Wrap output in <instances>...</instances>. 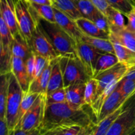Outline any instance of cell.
<instances>
[{"label": "cell", "instance_id": "obj_10", "mask_svg": "<svg viewBox=\"0 0 135 135\" xmlns=\"http://www.w3.org/2000/svg\"><path fill=\"white\" fill-rule=\"evenodd\" d=\"M129 71V68L126 65L121 62H119L117 65L112 68L101 73L95 79L97 81V94L96 99L102 93L105 87L112 82L117 79H123ZM95 99V100H96Z\"/></svg>", "mask_w": 135, "mask_h": 135}, {"label": "cell", "instance_id": "obj_18", "mask_svg": "<svg viewBox=\"0 0 135 135\" xmlns=\"http://www.w3.org/2000/svg\"><path fill=\"white\" fill-rule=\"evenodd\" d=\"M75 21L83 34L92 37L109 39V34L99 29L94 21L83 17L75 20Z\"/></svg>", "mask_w": 135, "mask_h": 135}, {"label": "cell", "instance_id": "obj_14", "mask_svg": "<svg viewBox=\"0 0 135 135\" xmlns=\"http://www.w3.org/2000/svg\"><path fill=\"white\" fill-rule=\"evenodd\" d=\"M109 40L113 43L118 44L135 52V33L127 30L126 28L110 27Z\"/></svg>", "mask_w": 135, "mask_h": 135}, {"label": "cell", "instance_id": "obj_35", "mask_svg": "<svg viewBox=\"0 0 135 135\" xmlns=\"http://www.w3.org/2000/svg\"><path fill=\"white\" fill-rule=\"evenodd\" d=\"M67 101L65 88H61L46 95V106Z\"/></svg>", "mask_w": 135, "mask_h": 135}, {"label": "cell", "instance_id": "obj_34", "mask_svg": "<svg viewBox=\"0 0 135 135\" xmlns=\"http://www.w3.org/2000/svg\"><path fill=\"white\" fill-rule=\"evenodd\" d=\"M110 6L120 11L126 17L135 7L134 0H106Z\"/></svg>", "mask_w": 135, "mask_h": 135}, {"label": "cell", "instance_id": "obj_52", "mask_svg": "<svg viewBox=\"0 0 135 135\" xmlns=\"http://www.w3.org/2000/svg\"><path fill=\"white\" fill-rule=\"evenodd\" d=\"M41 135H44V134H41Z\"/></svg>", "mask_w": 135, "mask_h": 135}, {"label": "cell", "instance_id": "obj_32", "mask_svg": "<svg viewBox=\"0 0 135 135\" xmlns=\"http://www.w3.org/2000/svg\"><path fill=\"white\" fill-rule=\"evenodd\" d=\"M97 81L94 78H91L86 83L84 91V102L86 105L90 107L94 102L97 94Z\"/></svg>", "mask_w": 135, "mask_h": 135}, {"label": "cell", "instance_id": "obj_23", "mask_svg": "<svg viewBox=\"0 0 135 135\" xmlns=\"http://www.w3.org/2000/svg\"><path fill=\"white\" fill-rule=\"evenodd\" d=\"M119 62V60L116 54H111V53L101 54L96 62L94 78L101 73L113 68Z\"/></svg>", "mask_w": 135, "mask_h": 135}, {"label": "cell", "instance_id": "obj_21", "mask_svg": "<svg viewBox=\"0 0 135 135\" xmlns=\"http://www.w3.org/2000/svg\"><path fill=\"white\" fill-rule=\"evenodd\" d=\"M83 42L90 45L101 53H111L115 54L113 43L108 38L92 37L83 34L82 40Z\"/></svg>", "mask_w": 135, "mask_h": 135}, {"label": "cell", "instance_id": "obj_11", "mask_svg": "<svg viewBox=\"0 0 135 135\" xmlns=\"http://www.w3.org/2000/svg\"><path fill=\"white\" fill-rule=\"evenodd\" d=\"M56 24H57L76 43L82 40L83 33L76 25V22L59 9L54 7Z\"/></svg>", "mask_w": 135, "mask_h": 135}, {"label": "cell", "instance_id": "obj_46", "mask_svg": "<svg viewBox=\"0 0 135 135\" xmlns=\"http://www.w3.org/2000/svg\"><path fill=\"white\" fill-rule=\"evenodd\" d=\"M29 133L30 132H26L20 129V128H18V129L13 130L11 134V135H28Z\"/></svg>", "mask_w": 135, "mask_h": 135}, {"label": "cell", "instance_id": "obj_38", "mask_svg": "<svg viewBox=\"0 0 135 135\" xmlns=\"http://www.w3.org/2000/svg\"><path fill=\"white\" fill-rule=\"evenodd\" d=\"M51 61L48 60L44 57L40 56L36 54V61H35V77L34 79L38 78L45 70L46 67L48 66L50 62Z\"/></svg>", "mask_w": 135, "mask_h": 135}, {"label": "cell", "instance_id": "obj_26", "mask_svg": "<svg viewBox=\"0 0 135 135\" xmlns=\"http://www.w3.org/2000/svg\"><path fill=\"white\" fill-rule=\"evenodd\" d=\"M123 105L122 106H121L119 108L117 109L115 112H113V113L105 118L104 120L97 123L94 131L93 135H106L112 124L117 119V118L118 117L119 115L122 111Z\"/></svg>", "mask_w": 135, "mask_h": 135}, {"label": "cell", "instance_id": "obj_30", "mask_svg": "<svg viewBox=\"0 0 135 135\" xmlns=\"http://www.w3.org/2000/svg\"><path fill=\"white\" fill-rule=\"evenodd\" d=\"M76 5L83 17L93 21L98 13L100 12L90 0H81L76 2Z\"/></svg>", "mask_w": 135, "mask_h": 135}, {"label": "cell", "instance_id": "obj_41", "mask_svg": "<svg viewBox=\"0 0 135 135\" xmlns=\"http://www.w3.org/2000/svg\"><path fill=\"white\" fill-rule=\"evenodd\" d=\"M83 128V127L77 125L63 127V134L62 135H77Z\"/></svg>", "mask_w": 135, "mask_h": 135}, {"label": "cell", "instance_id": "obj_17", "mask_svg": "<svg viewBox=\"0 0 135 135\" xmlns=\"http://www.w3.org/2000/svg\"><path fill=\"white\" fill-rule=\"evenodd\" d=\"M54 60L50 62L48 66L44 70L43 72L38 78L32 81V82L30 84L27 92L37 93L39 94L46 95L47 85H48L49 79H50V75H51V69H52Z\"/></svg>", "mask_w": 135, "mask_h": 135}, {"label": "cell", "instance_id": "obj_1", "mask_svg": "<svg viewBox=\"0 0 135 135\" xmlns=\"http://www.w3.org/2000/svg\"><path fill=\"white\" fill-rule=\"evenodd\" d=\"M96 124L88 112L82 109H76L68 102L46 106L44 116L39 129L41 134L61 127L77 125L87 127Z\"/></svg>", "mask_w": 135, "mask_h": 135}, {"label": "cell", "instance_id": "obj_48", "mask_svg": "<svg viewBox=\"0 0 135 135\" xmlns=\"http://www.w3.org/2000/svg\"><path fill=\"white\" fill-rule=\"evenodd\" d=\"M130 135H135V130H134V131H133V132H132V133Z\"/></svg>", "mask_w": 135, "mask_h": 135}, {"label": "cell", "instance_id": "obj_12", "mask_svg": "<svg viewBox=\"0 0 135 135\" xmlns=\"http://www.w3.org/2000/svg\"><path fill=\"white\" fill-rule=\"evenodd\" d=\"M128 99L124 97L118 86V87L108 97V99L105 101L103 104L98 117L96 119V124L115 112L117 109L122 106Z\"/></svg>", "mask_w": 135, "mask_h": 135}, {"label": "cell", "instance_id": "obj_7", "mask_svg": "<svg viewBox=\"0 0 135 135\" xmlns=\"http://www.w3.org/2000/svg\"><path fill=\"white\" fill-rule=\"evenodd\" d=\"M30 46L34 54L44 57L50 61H53L61 57L48 36L44 30L40 21L33 33Z\"/></svg>", "mask_w": 135, "mask_h": 135}, {"label": "cell", "instance_id": "obj_49", "mask_svg": "<svg viewBox=\"0 0 135 135\" xmlns=\"http://www.w3.org/2000/svg\"><path fill=\"white\" fill-rule=\"evenodd\" d=\"M74 1H75V2H78V1H81V0H73Z\"/></svg>", "mask_w": 135, "mask_h": 135}, {"label": "cell", "instance_id": "obj_4", "mask_svg": "<svg viewBox=\"0 0 135 135\" xmlns=\"http://www.w3.org/2000/svg\"><path fill=\"white\" fill-rule=\"evenodd\" d=\"M135 130V93L124 103L123 110L106 135H130Z\"/></svg>", "mask_w": 135, "mask_h": 135}, {"label": "cell", "instance_id": "obj_50", "mask_svg": "<svg viewBox=\"0 0 135 135\" xmlns=\"http://www.w3.org/2000/svg\"><path fill=\"white\" fill-rule=\"evenodd\" d=\"M93 133H94V132H92V133H91V134H90L89 135H93Z\"/></svg>", "mask_w": 135, "mask_h": 135}, {"label": "cell", "instance_id": "obj_8", "mask_svg": "<svg viewBox=\"0 0 135 135\" xmlns=\"http://www.w3.org/2000/svg\"><path fill=\"white\" fill-rule=\"evenodd\" d=\"M46 106V95L40 94L34 104L23 116L18 128L26 132L39 128L43 120Z\"/></svg>", "mask_w": 135, "mask_h": 135}, {"label": "cell", "instance_id": "obj_44", "mask_svg": "<svg viewBox=\"0 0 135 135\" xmlns=\"http://www.w3.org/2000/svg\"><path fill=\"white\" fill-rule=\"evenodd\" d=\"M63 127H58V128L47 131L46 133L44 134V135H62L63 134Z\"/></svg>", "mask_w": 135, "mask_h": 135}, {"label": "cell", "instance_id": "obj_19", "mask_svg": "<svg viewBox=\"0 0 135 135\" xmlns=\"http://www.w3.org/2000/svg\"><path fill=\"white\" fill-rule=\"evenodd\" d=\"M11 52L13 56L22 58L25 61L32 53L30 44L21 33L14 38L11 45Z\"/></svg>", "mask_w": 135, "mask_h": 135}, {"label": "cell", "instance_id": "obj_42", "mask_svg": "<svg viewBox=\"0 0 135 135\" xmlns=\"http://www.w3.org/2000/svg\"><path fill=\"white\" fill-rule=\"evenodd\" d=\"M11 132L8 127L6 119H0V135H11Z\"/></svg>", "mask_w": 135, "mask_h": 135}, {"label": "cell", "instance_id": "obj_16", "mask_svg": "<svg viewBox=\"0 0 135 135\" xmlns=\"http://www.w3.org/2000/svg\"><path fill=\"white\" fill-rule=\"evenodd\" d=\"M11 73L17 78L24 92H27L30 86V82L26 71L25 61L22 58L13 56Z\"/></svg>", "mask_w": 135, "mask_h": 135}, {"label": "cell", "instance_id": "obj_33", "mask_svg": "<svg viewBox=\"0 0 135 135\" xmlns=\"http://www.w3.org/2000/svg\"><path fill=\"white\" fill-rule=\"evenodd\" d=\"M1 52V75L10 74L11 73L12 66V55L11 50H7L0 46Z\"/></svg>", "mask_w": 135, "mask_h": 135}, {"label": "cell", "instance_id": "obj_40", "mask_svg": "<svg viewBox=\"0 0 135 135\" xmlns=\"http://www.w3.org/2000/svg\"><path fill=\"white\" fill-rule=\"evenodd\" d=\"M90 1L102 14L105 16L106 15L107 11L110 6L106 0H90Z\"/></svg>", "mask_w": 135, "mask_h": 135}, {"label": "cell", "instance_id": "obj_6", "mask_svg": "<svg viewBox=\"0 0 135 135\" xmlns=\"http://www.w3.org/2000/svg\"><path fill=\"white\" fill-rule=\"evenodd\" d=\"M59 64L63 74L65 88L77 82L86 83L90 78L86 74L77 57L61 56Z\"/></svg>", "mask_w": 135, "mask_h": 135}, {"label": "cell", "instance_id": "obj_37", "mask_svg": "<svg viewBox=\"0 0 135 135\" xmlns=\"http://www.w3.org/2000/svg\"><path fill=\"white\" fill-rule=\"evenodd\" d=\"M92 21L94 22V23L96 24V26L99 29L109 34L110 26H109V22H108V19H107V17L104 14H102L101 12H99L98 13L97 15L94 17V19Z\"/></svg>", "mask_w": 135, "mask_h": 135}, {"label": "cell", "instance_id": "obj_39", "mask_svg": "<svg viewBox=\"0 0 135 135\" xmlns=\"http://www.w3.org/2000/svg\"><path fill=\"white\" fill-rule=\"evenodd\" d=\"M128 22L126 25V29L130 31L135 33V7L127 15Z\"/></svg>", "mask_w": 135, "mask_h": 135}, {"label": "cell", "instance_id": "obj_31", "mask_svg": "<svg viewBox=\"0 0 135 135\" xmlns=\"http://www.w3.org/2000/svg\"><path fill=\"white\" fill-rule=\"evenodd\" d=\"M0 46L4 49L11 50L14 37L6 22L1 17L0 18Z\"/></svg>", "mask_w": 135, "mask_h": 135}, {"label": "cell", "instance_id": "obj_51", "mask_svg": "<svg viewBox=\"0 0 135 135\" xmlns=\"http://www.w3.org/2000/svg\"><path fill=\"white\" fill-rule=\"evenodd\" d=\"M51 1H52V0H51Z\"/></svg>", "mask_w": 135, "mask_h": 135}, {"label": "cell", "instance_id": "obj_13", "mask_svg": "<svg viewBox=\"0 0 135 135\" xmlns=\"http://www.w3.org/2000/svg\"><path fill=\"white\" fill-rule=\"evenodd\" d=\"M1 17L5 21L13 37L21 34L16 16L15 3L13 0H0Z\"/></svg>", "mask_w": 135, "mask_h": 135}, {"label": "cell", "instance_id": "obj_20", "mask_svg": "<svg viewBox=\"0 0 135 135\" xmlns=\"http://www.w3.org/2000/svg\"><path fill=\"white\" fill-rule=\"evenodd\" d=\"M59 58L54 61L51 75L47 85L46 95L59 89L65 88L63 85V74L59 64Z\"/></svg>", "mask_w": 135, "mask_h": 135}, {"label": "cell", "instance_id": "obj_24", "mask_svg": "<svg viewBox=\"0 0 135 135\" xmlns=\"http://www.w3.org/2000/svg\"><path fill=\"white\" fill-rule=\"evenodd\" d=\"M123 79H117L113 81V82L108 85L104 91H103L102 93L95 100L93 104L90 106L91 109H92V112L93 115L96 116V119L98 117L99 114H100V110H101L103 104L105 102V101L108 99V97L114 91V90L118 87L119 84L120 82Z\"/></svg>", "mask_w": 135, "mask_h": 135}, {"label": "cell", "instance_id": "obj_9", "mask_svg": "<svg viewBox=\"0 0 135 135\" xmlns=\"http://www.w3.org/2000/svg\"><path fill=\"white\" fill-rule=\"evenodd\" d=\"M76 44L78 59L83 65L87 75L90 78H94L96 62L100 55L102 53L83 40Z\"/></svg>", "mask_w": 135, "mask_h": 135}, {"label": "cell", "instance_id": "obj_5", "mask_svg": "<svg viewBox=\"0 0 135 135\" xmlns=\"http://www.w3.org/2000/svg\"><path fill=\"white\" fill-rule=\"evenodd\" d=\"M15 8L20 31L30 44L40 19L26 0H17L15 3Z\"/></svg>", "mask_w": 135, "mask_h": 135}, {"label": "cell", "instance_id": "obj_53", "mask_svg": "<svg viewBox=\"0 0 135 135\" xmlns=\"http://www.w3.org/2000/svg\"><path fill=\"white\" fill-rule=\"evenodd\" d=\"M134 1H135V0H134Z\"/></svg>", "mask_w": 135, "mask_h": 135}, {"label": "cell", "instance_id": "obj_29", "mask_svg": "<svg viewBox=\"0 0 135 135\" xmlns=\"http://www.w3.org/2000/svg\"><path fill=\"white\" fill-rule=\"evenodd\" d=\"M123 15H124L120 11L109 6L107 11L105 17H107L110 27L123 29L126 27Z\"/></svg>", "mask_w": 135, "mask_h": 135}, {"label": "cell", "instance_id": "obj_15", "mask_svg": "<svg viewBox=\"0 0 135 135\" xmlns=\"http://www.w3.org/2000/svg\"><path fill=\"white\" fill-rule=\"evenodd\" d=\"M86 83L77 82L66 87L67 102L76 109H82L86 105L84 102V91Z\"/></svg>", "mask_w": 135, "mask_h": 135}, {"label": "cell", "instance_id": "obj_2", "mask_svg": "<svg viewBox=\"0 0 135 135\" xmlns=\"http://www.w3.org/2000/svg\"><path fill=\"white\" fill-rule=\"evenodd\" d=\"M40 23L61 56H75L76 42L56 23L40 19Z\"/></svg>", "mask_w": 135, "mask_h": 135}, {"label": "cell", "instance_id": "obj_28", "mask_svg": "<svg viewBox=\"0 0 135 135\" xmlns=\"http://www.w3.org/2000/svg\"><path fill=\"white\" fill-rule=\"evenodd\" d=\"M40 95V94L37 93L26 92L24 93L23 98H22L21 107H20L19 113H18V123H17V127L16 129L18 128L21 120L23 118V116L27 112V111L31 108L32 106L34 104V103L37 100Z\"/></svg>", "mask_w": 135, "mask_h": 135}, {"label": "cell", "instance_id": "obj_3", "mask_svg": "<svg viewBox=\"0 0 135 135\" xmlns=\"http://www.w3.org/2000/svg\"><path fill=\"white\" fill-rule=\"evenodd\" d=\"M25 92L13 73L10 74L6 105V120L11 132L17 128L20 107Z\"/></svg>", "mask_w": 135, "mask_h": 135}, {"label": "cell", "instance_id": "obj_36", "mask_svg": "<svg viewBox=\"0 0 135 135\" xmlns=\"http://www.w3.org/2000/svg\"><path fill=\"white\" fill-rule=\"evenodd\" d=\"M35 61L36 54L32 52L31 55L27 58L25 61V66H26V71H27L28 76L30 84L32 82L35 77Z\"/></svg>", "mask_w": 135, "mask_h": 135}, {"label": "cell", "instance_id": "obj_43", "mask_svg": "<svg viewBox=\"0 0 135 135\" xmlns=\"http://www.w3.org/2000/svg\"><path fill=\"white\" fill-rule=\"evenodd\" d=\"M96 124H94L92 125L89 126V127H84V128H82V130H80V132L77 135H89L90 134H91L92 132H93L94 131L95 128H96Z\"/></svg>", "mask_w": 135, "mask_h": 135}, {"label": "cell", "instance_id": "obj_25", "mask_svg": "<svg viewBox=\"0 0 135 135\" xmlns=\"http://www.w3.org/2000/svg\"><path fill=\"white\" fill-rule=\"evenodd\" d=\"M33 11L39 19L44 20L51 23H56L54 7L51 5H40L29 3Z\"/></svg>", "mask_w": 135, "mask_h": 135}, {"label": "cell", "instance_id": "obj_47", "mask_svg": "<svg viewBox=\"0 0 135 135\" xmlns=\"http://www.w3.org/2000/svg\"><path fill=\"white\" fill-rule=\"evenodd\" d=\"M28 135H41V133L39 128H37V129H35L32 131V132H30L28 134Z\"/></svg>", "mask_w": 135, "mask_h": 135}, {"label": "cell", "instance_id": "obj_27", "mask_svg": "<svg viewBox=\"0 0 135 135\" xmlns=\"http://www.w3.org/2000/svg\"><path fill=\"white\" fill-rule=\"evenodd\" d=\"M10 74L1 75L0 83V119H6V105Z\"/></svg>", "mask_w": 135, "mask_h": 135}, {"label": "cell", "instance_id": "obj_45", "mask_svg": "<svg viewBox=\"0 0 135 135\" xmlns=\"http://www.w3.org/2000/svg\"><path fill=\"white\" fill-rule=\"evenodd\" d=\"M29 3H36L40 5H52V1L51 0H26Z\"/></svg>", "mask_w": 135, "mask_h": 135}, {"label": "cell", "instance_id": "obj_22", "mask_svg": "<svg viewBox=\"0 0 135 135\" xmlns=\"http://www.w3.org/2000/svg\"><path fill=\"white\" fill-rule=\"evenodd\" d=\"M52 6L74 21L83 17L76 2L73 0H52Z\"/></svg>", "mask_w": 135, "mask_h": 135}]
</instances>
